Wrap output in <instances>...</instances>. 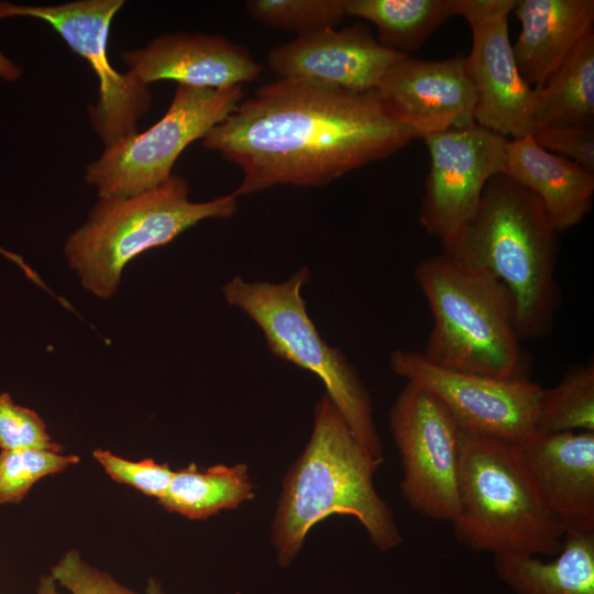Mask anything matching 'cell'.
<instances>
[{
	"instance_id": "cell-1",
	"label": "cell",
	"mask_w": 594,
	"mask_h": 594,
	"mask_svg": "<svg viewBox=\"0 0 594 594\" xmlns=\"http://www.w3.org/2000/svg\"><path fill=\"white\" fill-rule=\"evenodd\" d=\"M417 138L376 90L277 79L241 101L202 145L241 169L242 180L232 193L239 198L276 186H324Z\"/></svg>"
},
{
	"instance_id": "cell-2",
	"label": "cell",
	"mask_w": 594,
	"mask_h": 594,
	"mask_svg": "<svg viewBox=\"0 0 594 594\" xmlns=\"http://www.w3.org/2000/svg\"><path fill=\"white\" fill-rule=\"evenodd\" d=\"M380 465L323 394L315 406L309 441L284 476L271 522L277 563L288 566L310 529L331 515L354 517L383 552L398 547L403 537L396 518L374 487Z\"/></svg>"
},
{
	"instance_id": "cell-3",
	"label": "cell",
	"mask_w": 594,
	"mask_h": 594,
	"mask_svg": "<svg viewBox=\"0 0 594 594\" xmlns=\"http://www.w3.org/2000/svg\"><path fill=\"white\" fill-rule=\"evenodd\" d=\"M557 233L539 198L501 173L485 185L470 220L441 242V254L498 279L515 301L520 340L542 338L559 301Z\"/></svg>"
},
{
	"instance_id": "cell-4",
	"label": "cell",
	"mask_w": 594,
	"mask_h": 594,
	"mask_svg": "<svg viewBox=\"0 0 594 594\" xmlns=\"http://www.w3.org/2000/svg\"><path fill=\"white\" fill-rule=\"evenodd\" d=\"M457 540L473 551L557 556L564 531L543 504L519 447L460 431Z\"/></svg>"
},
{
	"instance_id": "cell-5",
	"label": "cell",
	"mask_w": 594,
	"mask_h": 594,
	"mask_svg": "<svg viewBox=\"0 0 594 594\" xmlns=\"http://www.w3.org/2000/svg\"><path fill=\"white\" fill-rule=\"evenodd\" d=\"M415 278L433 319L425 359L465 373L525 377L515 301L498 279L442 254L420 261Z\"/></svg>"
},
{
	"instance_id": "cell-6",
	"label": "cell",
	"mask_w": 594,
	"mask_h": 594,
	"mask_svg": "<svg viewBox=\"0 0 594 594\" xmlns=\"http://www.w3.org/2000/svg\"><path fill=\"white\" fill-rule=\"evenodd\" d=\"M189 194L188 183L172 175L132 196L99 198L64 244L66 262L82 288L110 299L133 258L172 242L202 220L237 213L238 198L232 193L200 202L191 201Z\"/></svg>"
},
{
	"instance_id": "cell-7",
	"label": "cell",
	"mask_w": 594,
	"mask_h": 594,
	"mask_svg": "<svg viewBox=\"0 0 594 594\" xmlns=\"http://www.w3.org/2000/svg\"><path fill=\"white\" fill-rule=\"evenodd\" d=\"M311 278L308 267L283 283L230 279L226 301L244 312L263 332L270 351L317 375L326 395L341 414L366 452L383 462V444L373 418L370 393L359 372L343 354L329 345L310 319L301 288Z\"/></svg>"
},
{
	"instance_id": "cell-8",
	"label": "cell",
	"mask_w": 594,
	"mask_h": 594,
	"mask_svg": "<svg viewBox=\"0 0 594 594\" xmlns=\"http://www.w3.org/2000/svg\"><path fill=\"white\" fill-rule=\"evenodd\" d=\"M242 86L221 89L178 85L166 113L150 129L105 147L87 164L85 180L99 198L128 197L173 174L183 151L227 119L242 101Z\"/></svg>"
},
{
	"instance_id": "cell-9",
	"label": "cell",
	"mask_w": 594,
	"mask_h": 594,
	"mask_svg": "<svg viewBox=\"0 0 594 594\" xmlns=\"http://www.w3.org/2000/svg\"><path fill=\"white\" fill-rule=\"evenodd\" d=\"M123 6V0H78L54 6L0 1V19L29 16L45 21L89 63L99 80V98L88 107V117L105 147L138 133V123L153 101L148 85L130 72H117L109 62L111 22Z\"/></svg>"
},
{
	"instance_id": "cell-10",
	"label": "cell",
	"mask_w": 594,
	"mask_h": 594,
	"mask_svg": "<svg viewBox=\"0 0 594 594\" xmlns=\"http://www.w3.org/2000/svg\"><path fill=\"white\" fill-rule=\"evenodd\" d=\"M400 455V491L425 517L452 522L458 512L460 429L444 405L426 388L406 382L389 413Z\"/></svg>"
},
{
	"instance_id": "cell-11",
	"label": "cell",
	"mask_w": 594,
	"mask_h": 594,
	"mask_svg": "<svg viewBox=\"0 0 594 594\" xmlns=\"http://www.w3.org/2000/svg\"><path fill=\"white\" fill-rule=\"evenodd\" d=\"M393 372L432 393L461 432L521 446L535 435L542 387L524 378H496L441 367L420 352L396 349Z\"/></svg>"
},
{
	"instance_id": "cell-12",
	"label": "cell",
	"mask_w": 594,
	"mask_h": 594,
	"mask_svg": "<svg viewBox=\"0 0 594 594\" xmlns=\"http://www.w3.org/2000/svg\"><path fill=\"white\" fill-rule=\"evenodd\" d=\"M518 0H458L472 33L465 64L476 94L475 123L506 139L531 133L535 89L519 74L508 35Z\"/></svg>"
},
{
	"instance_id": "cell-13",
	"label": "cell",
	"mask_w": 594,
	"mask_h": 594,
	"mask_svg": "<svg viewBox=\"0 0 594 594\" xmlns=\"http://www.w3.org/2000/svg\"><path fill=\"white\" fill-rule=\"evenodd\" d=\"M422 139L430 167L419 222L427 233L444 242L473 216L487 182L505 173L508 139L477 123Z\"/></svg>"
},
{
	"instance_id": "cell-14",
	"label": "cell",
	"mask_w": 594,
	"mask_h": 594,
	"mask_svg": "<svg viewBox=\"0 0 594 594\" xmlns=\"http://www.w3.org/2000/svg\"><path fill=\"white\" fill-rule=\"evenodd\" d=\"M405 56L381 45L363 24H354L298 35L272 48L267 66L278 79L367 92L376 90L387 70Z\"/></svg>"
},
{
	"instance_id": "cell-15",
	"label": "cell",
	"mask_w": 594,
	"mask_h": 594,
	"mask_svg": "<svg viewBox=\"0 0 594 594\" xmlns=\"http://www.w3.org/2000/svg\"><path fill=\"white\" fill-rule=\"evenodd\" d=\"M376 91L418 138L475 123L476 94L463 54L439 62L407 55L387 70Z\"/></svg>"
},
{
	"instance_id": "cell-16",
	"label": "cell",
	"mask_w": 594,
	"mask_h": 594,
	"mask_svg": "<svg viewBox=\"0 0 594 594\" xmlns=\"http://www.w3.org/2000/svg\"><path fill=\"white\" fill-rule=\"evenodd\" d=\"M142 82L170 79L178 85L221 89L256 79L263 66L250 52L220 35L165 33L145 47L122 53Z\"/></svg>"
},
{
	"instance_id": "cell-17",
	"label": "cell",
	"mask_w": 594,
	"mask_h": 594,
	"mask_svg": "<svg viewBox=\"0 0 594 594\" xmlns=\"http://www.w3.org/2000/svg\"><path fill=\"white\" fill-rule=\"evenodd\" d=\"M518 447L564 534L594 532V431L534 435Z\"/></svg>"
},
{
	"instance_id": "cell-18",
	"label": "cell",
	"mask_w": 594,
	"mask_h": 594,
	"mask_svg": "<svg viewBox=\"0 0 594 594\" xmlns=\"http://www.w3.org/2000/svg\"><path fill=\"white\" fill-rule=\"evenodd\" d=\"M514 12L520 33L513 52L519 74L535 90L572 54L593 31V0H518Z\"/></svg>"
},
{
	"instance_id": "cell-19",
	"label": "cell",
	"mask_w": 594,
	"mask_h": 594,
	"mask_svg": "<svg viewBox=\"0 0 594 594\" xmlns=\"http://www.w3.org/2000/svg\"><path fill=\"white\" fill-rule=\"evenodd\" d=\"M504 174L539 198L558 232L579 224L592 209L594 173L542 148L531 135L507 140Z\"/></svg>"
},
{
	"instance_id": "cell-20",
	"label": "cell",
	"mask_w": 594,
	"mask_h": 594,
	"mask_svg": "<svg viewBox=\"0 0 594 594\" xmlns=\"http://www.w3.org/2000/svg\"><path fill=\"white\" fill-rule=\"evenodd\" d=\"M494 569L514 594H594V532H565L552 561L499 554L494 556Z\"/></svg>"
},
{
	"instance_id": "cell-21",
	"label": "cell",
	"mask_w": 594,
	"mask_h": 594,
	"mask_svg": "<svg viewBox=\"0 0 594 594\" xmlns=\"http://www.w3.org/2000/svg\"><path fill=\"white\" fill-rule=\"evenodd\" d=\"M254 496L246 464H215L199 470L190 463L174 472L166 493L157 502L166 510L188 519H207L222 510L235 509Z\"/></svg>"
},
{
	"instance_id": "cell-22",
	"label": "cell",
	"mask_w": 594,
	"mask_h": 594,
	"mask_svg": "<svg viewBox=\"0 0 594 594\" xmlns=\"http://www.w3.org/2000/svg\"><path fill=\"white\" fill-rule=\"evenodd\" d=\"M594 30L539 90H535L531 133L561 125H593Z\"/></svg>"
},
{
	"instance_id": "cell-23",
	"label": "cell",
	"mask_w": 594,
	"mask_h": 594,
	"mask_svg": "<svg viewBox=\"0 0 594 594\" xmlns=\"http://www.w3.org/2000/svg\"><path fill=\"white\" fill-rule=\"evenodd\" d=\"M457 9L458 0H346L345 13L371 22L381 45L410 55Z\"/></svg>"
},
{
	"instance_id": "cell-24",
	"label": "cell",
	"mask_w": 594,
	"mask_h": 594,
	"mask_svg": "<svg viewBox=\"0 0 594 594\" xmlns=\"http://www.w3.org/2000/svg\"><path fill=\"white\" fill-rule=\"evenodd\" d=\"M573 431H594L593 364L572 370L539 396L535 435Z\"/></svg>"
},
{
	"instance_id": "cell-25",
	"label": "cell",
	"mask_w": 594,
	"mask_h": 594,
	"mask_svg": "<svg viewBox=\"0 0 594 594\" xmlns=\"http://www.w3.org/2000/svg\"><path fill=\"white\" fill-rule=\"evenodd\" d=\"M345 7L346 0H249L245 2V10L251 19L298 35L334 29L346 15Z\"/></svg>"
},
{
	"instance_id": "cell-26",
	"label": "cell",
	"mask_w": 594,
	"mask_h": 594,
	"mask_svg": "<svg viewBox=\"0 0 594 594\" xmlns=\"http://www.w3.org/2000/svg\"><path fill=\"white\" fill-rule=\"evenodd\" d=\"M79 457L35 449L0 452V505L21 502L41 479L77 464Z\"/></svg>"
},
{
	"instance_id": "cell-27",
	"label": "cell",
	"mask_w": 594,
	"mask_h": 594,
	"mask_svg": "<svg viewBox=\"0 0 594 594\" xmlns=\"http://www.w3.org/2000/svg\"><path fill=\"white\" fill-rule=\"evenodd\" d=\"M0 449L62 451L44 420L34 410L15 404L7 393H0Z\"/></svg>"
},
{
	"instance_id": "cell-28",
	"label": "cell",
	"mask_w": 594,
	"mask_h": 594,
	"mask_svg": "<svg viewBox=\"0 0 594 594\" xmlns=\"http://www.w3.org/2000/svg\"><path fill=\"white\" fill-rule=\"evenodd\" d=\"M92 454L112 480L157 501L166 493L175 472L167 463H157L153 459L130 461L101 449H96Z\"/></svg>"
},
{
	"instance_id": "cell-29",
	"label": "cell",
	"mask_w": 594,
	"mask_h": 594,
	"mask_svg": "<svg viewBox=\"0 0 594 594\" xmlns=\"http://www.w3.org/2000/svg\"><path fill=\"white\" fill-rule=\"evenodd\" d=\"M51 576L70 594H138L88 564L75 550L66 552L52 566Z\"/></svg>"
},
{
	"instance_id": "cell-30",
	"label": "cell",
	"mask_w": 594,
	"mask_h": 594,
	"mask_svg": "<svg viewBox=\"0 0 594 594\" xmlns=\"http://www.w3.org/2000/svg\"><path fill=\"white\" fill-rule=\"evenodd\" d=\"M542 148L594 173V125L549 127L530 134Z\"/></svg>"
},
{
	"instance_id": "cell-31",
	"label": "cell",
	"mask_w": 594,
	"mask_h": 594,
	"mask_svg": "<svg viewBox=\"0 0 594 594\" xmlns=\"http://www.w3.org/2000/svg\"><path fill=\"white\" fill-rule=\"evenodd\" d=\"M22 68L0 52V77L7 81H15L22 76Z\"/></svg>"
},
{
	"instance_id": "cell-32",
	"label": "cell",
	"mask_w": 594,
	"mask_h": 594,
	"mask_svg": "<svg viewBox=\"0 0 594 594\" xmlns=\"http://www.w3.org/2000/svg\"><path fill=\"white\" fill-rule=\"evenodd\" d=\"M36 594H61V593L57 591L56 582L54 581V579L51 575H44V576H41L38 581Z\"/></svg>"
},
{
	"instance_id": "cell-33",
	"label": "cell",
	"mask_w": 594,
	"mask_h": 594,
	"mask_svg": "<svg viewBox=\"0 0 594 594\" xmlns=\"http://www.w3.org/2000/svg\"><path fill=\"white\" fill-rule=\"evenodd\" d=\"M145 594H165V593L162 590L161 584L156 580L151 579L145 588Z\"/></svg>"
}]
</instances>
